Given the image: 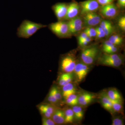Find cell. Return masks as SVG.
<instances>
[{"instance_id": "484cf974", "label": "cell", "mask_w": 125, "mask_h": 125, "mask_svg": "<svg viewBox=\"0 0 125 125\" xmlns=\"http://www.w3.org/2000/svg\"><path fill=\"white\" fill-rule=\"evenodd\" d=\"M51 91L57 101H59L61 100L62 95L57 88L56 87H52L51 89Z\"/></svg>"}, {"instance_id": "74e56055", "label": "cell", "mask_w": 125, "mask_h": 125, "mask_svg": "<svg viewBox=\"0 0 125 125\" xmlns=\"http://www.w3.org/2000/svg\"><path fill=\"white\" fill-rule=\"evenodd\" d=\"M115 45H113L109 40L106 41L105 42L104 44L103 45V48H107L110 47L115 46Z\"/></svg>"}, {"instance_id": "3957f363", "label": "cell", "mask_w": 125, "mask_h": 125, "mask_svg": "<svg viewBox=\"0 0 125 125\" xmlns=\"http://www.w3.org/2000/svg\"><path fill=\"white\" fill-rule=\"evenodd\" d=\"M98 50L96 47H92L83 49L81 54L83 62L88 65L93 64L97 55Z\"/></svg>"}, {"instance_id": "e575fe53", "label": "cell", "mask_w": 125, "mask_h": 125, "mask_svg": "<svg viewBox=\"0 0 125 125\" xmlns=\"http://www.w3.org/2000/svg\"><path fill=\"white\" fill-rule=\"evenodd\" d=\"M99 4L102 6L112 4L115 0H97Z\"/></svg>"}, {"instance_id": "8d00e7d4", "label": "cell", "mask_w": 125, "mask_h": 125, "mask_svg": "<svg viewBox=\"0 0 125 125\" xmlns=\"http://www.w3.org/2000/svg\"><path fill=\"white\" fill-rule=\"evenodd\" d=\"M67 83L66 82V80L64 78V75H63V74H62L61 75L60 79H59V85L61 86H63Z\"/></svg>"}, {"instance_id": "4316f807", "label": "cell", "mask_w": 125, "mask_h": 125, "mask_svg": "<svg viewBox=\"0 0 125 125\" xmlns=\"http://www.w3.org/2000/svg\"><path fill=\"white\" fill-rule=\"evenodd\" d=\"M96 31V36L97 38H102L105 36L104 30L101 27H97L95 29Z\"/></svg>"}, {"instance_id": "5b68a950", "label": "cell", "mask_w": 125, "mask_h": 125, "mask_svg": "<svg viewBox=\"0 0 125 125\" xmlns=\"http://www.w3.org/2000/svg\"><path fill=\"white\" fill-rule=\"evenodd\" d=\"M81 13L83 15L98 10L99 4L97 0H87L80 3Z\"/></svg>"}, {"instance_id": "30bf717a", "label": "cell", "mask_w": 125, "mask_h": 125, "mask_svg": "<svg viewBox=\"0 0 125 125\" xmlns=\"http://www.w3.org/2000/svg\"><path fill=\"white\" fill-rule=\"evenodd\" d=\"M80 7L78 3L73 2L68 5L66 15L64 20H70L75 18L79 13Z\"/></svg>"}, {"instance_id": "ba28073f", "label": "cell", "mask_w": 125, "mask_h": 125, "mask_svg": "<svg viewBox=\"0 0 125 125\" xmlns=\"http://www.w3.org/2000/svg\"><path fill=\"white\" fill-rule=\"evenodd\" d=\"M68 5L64 3H58L54 5L52 9L58 21L64 19L66 13Z\"/></svg>"}, {"instance_id": "8992f818", "label": "cell", "mask_w": 125, "mask_h": 125, "mask_svg": "<svg viewBox=\"0 0 125 125\" xmlns=\"http://www.w3.org/2000/svg\"><path fill=\"white\" fill-rule=\"evenodd\" d=\"M89 67L84 62L76 64L74 72L78 81H81L85 78L89 71Z\"/></svg>"}, {"instance_id": "83f0119b", "label": "cell", "mask_w": 125, "mask_h": 125, "mask_svg": "<svg viewBox=\"0 0 125 125\" xmlns=\"http://www.w3.org/2000/svg\"><path fill=\"white\" fill-rule=\"evenodd\" d=\"M69 27V33H74L80 31L83 28V25L76 26H72Z\"/></svg>"}, {"instance_id": "ffe728a7", "label": "cell", "mask_w": 125, "mask_h": 125, "mask_svg": "<svg viewBox=\"0 0 125 125\" xmlns=\"http://www.w3.org/2000/svg\"><path fill=\"white\" fill-rule=\"evenodd\" d=\"M65 99L67 104L70 106H74L78 104V96L75 94H71Z\"/></svg>"}, {"instance_id": "9a60e30c", "label": "cell", "mask_w": 125, "mask_h": 125, "mask_svg": "<svg viewBox=\"0 0 125 125\" xmlns=\"http://www.w3.org/2000/svg\"><path fill=\"white\" fill-rule=\"evenodd\" d=\"M101 100L102 105L105 109L111 113L114 112L112 106L111 100L108 97L106 94H103L101 95Z\"/></svg>"}, {"instance_id": "f35d334b", "label": "cell", "mask_w": 125, "mask_h": 125, "mask_svg": "<svg viewBox=\"0 0 125 125\" xmlns=\"http://www.w3.org/2000/svg\"><path fill=\"white\" fill-rule=\"evenodd\" d=\"M87 37V36L86 34L84 32L82 33L81 34H80V36H79V39H78V40H79V42H81V41L84 40L85 38Z\"/></svg>"}, {"instance_id": "7a4b0ae2", "label": "cell", "mask_w": 125, "mask_h": 125, "mask_svg": "<svg viewBox=\"0 0 125 125\" xmlns=\"http://www.w3.org/2000/svg\"><path fill=\"white\" fill-rule=\"evenodd\" d=\"M49 28L53 33L59 37H65L69 33L67 23L62 21L51 24Z\"/></svg>"}, {"instance_id": "d6986e66", "label": "cell", "mask_w": 125, "mask_h": 125, "mask_svg": "<svg viewBox=\"0 0 125 125\" xmlns=\"http://www.w3.org/2000/svg\"><path fill=\"white\" fill-rule=\"evenodd\" d=\"M64 123H71L73 121L74 114L71 108H68L64 112Z\"/></svg>"}, {"instance_id": "7c38bea8", "label": "cell", "mask_w": 125, "mask_h": 125, "mask_svg": "<svg viewBox=\"0 0 125 125\" xmlns=\"http://www.w3.org/2000/svg\"><path fill=\"white\" fill-rule=\"evenodd\" d=\"M99 62L102 64L113 67H118L122 63L121 57L117 59H106L99 58Z\"/></svg>"}, {"instance_id": "cb8c5ba5", "label": "cell", "mask_w": 125, "mask_h": 125, "mask_svg": "<svg viewBox=\"0 0 125 125\" xmlns=\"http://www.w3.org/2000/svg\"><path fill=\"white\" fill-rule=\"evenodd\" d=\"M67 24L68 27L79 26L83 25V22L80 18L76 17L70 20L67 23Z\"/></svg>"}, {"instance_id": "603a6c76", "label": "cell", "mask_w": 125, "mask_h": 125, "mask_svg": "<svg viewBox=\"0 0 125 125\" xmlns=\"http://www.w3.org/2000/svg\"><path fill=\"white\" fill-rule=\"evenodd\" d=\"M112 44L116 46L121 45L123 42V38L118 35H113L110 37L108 40Z\"/></svg>"}, {"instance_id": "d590c367", "label": "cell", "mask_w": 125, "mask_h": 125, "mask_svg": "<svg viewBox=\"0 0 125 125\" xmlns=\"http://www.w3.org/2000/svg\"><path fill=\"white\" fill-rule=\"evenodd\" d=\"M91 41H92V38L87 36V37L84 39V40L79 42V44L80 46H85V45H87L88 43H89Z\"/></svg>"}, {"instance_id": "2e32d148", "label": "cell", "mask_w": 125, "mask_h": 125, "mask_svg": "<svg viewBox=\"0 0 125 125\" xmlns=\"http://www.w3.org/2000/svg\"><path fill=\"white\" fill-rule=\"evenodd\" d=\"M100 27L104 30L105 36H108L113 32L114 28L111 23L108 21H103L100 23Z\"/></svg>"}, {"instance_id": "8fae6325", "label": "cell", "mask_w": 125, "mask_h": 125, "mask_svg": "<svg viewBox=\"0 0 125 125\" xmlns=\"http://www.w3.org/2000/svg\"><path fill=\"white\" fill-rule=\"evenodd\" d=\"M95 96L92 94L84 93L78 96V104L82 106H85L89 104L93 99Z\"/></svg>"}, {"instance_id": "7402d4cb", "label": "cell", "mask_w": 125, "mask_h": 125, "mask_svg": "<svg viewBox=\"0 0 125 125\" xmlns=\"http://www.w3.org/2000/svg\"><path fill=\"white\" fill-rule=\"evenodd\" d=\"M111 102L113 111L117 113H121L123 108L122 101L111 100Z\"/></svg>"}, {"instance_id": "6da1fadb", "label": "cell", "mask_w": 125, "mask_h": 125, "mask_svg": "<svg viewBox=\"0 0 125 125\" xmlns=\"http://www.w3.org/2000/svg\"><path fill=\"white\" fill-rule=\"evenodd\" d=\"M42 24L34 22L29 20H24L17 30V36L19 37L28 39L34 34L38 30L46 27Z\"/></svg>"}, {"instance_id": "1f68e13d", "label": "cell", "mask_w": 125, "mask_h": 125, "mask_svg": "<svg viewBox=\"0 0 125 125\" xmlns=\"http://www.w3.org/2000/svg\"><path fill=\"white\" fill-rule=\"evenodd\" d=\"M118 25L119 27L123 31H125V17L123 16L120 18L118 21Z\"/></svg>"}, {"instance_id": "4fadbf2b", "label": "cell", "mask_w": 125, "mask_h": 125, "mask_svg": "<svg viewBox=\"0 0 125 125\" xmlns=\"http://www.w3.org/2000/svg\"><path fill=\"white\" fill-rule=\"evenodd\" d=\"M51 118L55 124H62L65 123L64 113L62 110H55Z\"/></svg>"}, {"instance_id": "f546056e", "label": "cell", "mask_w": 125, "mask_h": 125, "mask_svg": "<svg viewBox=\"0 0 125 125\" xmlns=\"http://www.w3.org/2000/svg\"><path fill=\"white\" fill-rule=\"evenodd\" d=\"M103 49V51L107 54H114L115 52H116L117 51V48L115 46Z\"/></svg>"}, {"instance_id": "ab89813d", "label": "cell", "mask_w": 125, "mask_h": 125, "mask_svg": "<svg viewBox=\"0 0 125 125\" xmlns=\"http://www.w3.org/2000/svg\"><path fill=\"white\" fill-rule=\"evenodd\" d=\"M117 4L118 6L121 8H125V0H118Z\"/></svg>"}, {"instance_id": "ac0fdd59", "label": "cell", "mask_w": 125, "mask_h": 125, "mask_svg": "<svg viewBox=\"0 0 125 125\" xmlns=\"http://www.w3.org/2000/svg\"><path fill=\"white\" fill-rule=\"evenodd\" d=\"M73 112L75 118L78 120H82L84 116V113L83 109L80 106L75 105L72 108Z\"/></svg>"}, {"instance_id": "d6a6232c", "label": "cell", "mask_w": 125, "mask_h": 125, "mask_svg": "<svg viewBox=\"0 0 125 125\" xmlns=\"http://www.w3.org/2000/svg\"><path fill=\"white\" fill-rule=\"evenodd\" d=\"M48 100L50 103L54 104L58 102L57 99L54 97L51 91L49 93V95H48Z\"/></svg>"}, {"instance_id": "44dd1931", "label": "cell", "mask_w": 125, "mask_h": 125, "mask_svg": "<svg viewBox=\"0 0 125 125\" xmlns=\"http://www.w3.org/2000/svg\"><path fill=\"white\" fill-rule=\"evenodd\" d=\"M39 108V110L42 113H48L52 115L55 111L54 107L48 104H43L40 105Z\"/></svg>"}, {"instance_id": "277c9868", "label": "cell", "mask_w": 125, "mask_h": 125, "mask_svg": "<svg viewBox=\"0 0 125 125\" xmlns=\"http://www.w3.org/2000/svg\"><path fill=\"white\" fill-rule=\"evenodd\" d=\"M76 64L75 58L73 56L67 55L64 57L61 62V68L65 73H72L74 71Z\"/></svg>"}, {"instance_id": "e0dca14e", "label": "cell", "mask_w": 125, "mask_h": 125, "mask_svg": "<svg viewBox=\"0 0 125 125\" xmlns=\"http://www.w3.org/2000/svg\"><path fill=\"white\" fill-rule=\"evenodd\" d=\"M106 94L112 101H122V98L121 94L116 89H109Z\"/></svg>"}, {"instance_id": "5bb4252c", "label": "cell", "mask_w": 125, "mask_h": 125, "mask_svg": "<svg viewBox=\"0 0 125 125\" xmlns=\"http://www.w3.org/2000/svg\"><path fill=\"white\" fill-rule=\"evenodd\" d=\"M62 87V95L65 98L71 94L76 93V89L71 83H68Z\"/></svg>"}, {"instance_id": "52a82bcc", "label": "cell", "mask_w": 125, "mask_h": 125, "mask_svg": "<svg viewBox=\"0 0 125 125\" xmlns=\"http://www.w3.org/2000/svg\"><path fill=\"white\" fill-rule=\"evenodd\" d=\"M101 14L107 18H113L115 17L118 13V9L114 4L102 6L99 10Z\"/></svg>"}, {"instance_id": "d4e9b609", "label": "cell", "mask_w": 125, "mask_h": 125, "mask_svg": "<svg viewBox=\"0 0 125 125\" xmlns=\"http://www.w3.org/2000/svg\"><path fill=\"white\" fill-rule=\"evenodd\" d=\"M84 32L87 34V36L90 38L96 37V31L95 29L91 27H87L85 30Z\"/></svg>"}, {"instance_id": "9c48e42d", "label": "cell", "mask_w": 125, "mask_h": 125, "mask_svg": "<svg viewBox=\"0 0 125 125\" xmlns=\"http://www.w3.org/2000/svg\"><path fill=\"white\" fill-rule=\"evenodd\" d=\"M83 18L84 23L88 26L97 25L100 23L102 21L101 16L94 12L85 14Z\"/></svg>"}, {"instance_id": "f1b7e54d", "label": "cell", "mask_w": 125, "mask_h": 125, "mask_svg": "<svg viewBox=\"0 0 125 125\" xmlns=\"http://www.w3.org/2000/svg\"><path fill=\"white\" fill-rule=\"evenodd\" d=\"M56 124L51 118L43 116L42 118V125H55Z\"/></svg>"}, {"instance_id": "836d02e7", "label": "cell", "mask_w": 125, "mask_h": 125, "mask_svg": "<svg viewBox=\"0 0 125 125\" xmlns=\"http://www.w3.org/2000/svg\"><path fill=\"white\" fill-rule=\"evenodd\" d=\"M63 75L67 83H71L73 80V75L71 73H65Z\"/></svg>"}, {"instance_id": "4dcf8cb0", "label": "cell", "mask_w": 125, "mask_h": 125, "mask_svg": "<svg viewBox=\"0 0 125 125\" xmlns=\"http://www.w3.org/2000/svg\"><path fill=\"white\" fill-rule=\"evenodd\" d=\"M124 121L123 119L119 117H116L113 119L112 121V125H123Z\"/></svg>"}]
</instances>
